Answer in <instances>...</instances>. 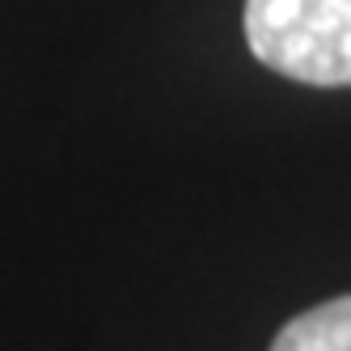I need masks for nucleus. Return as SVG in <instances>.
Returning <instances> with one entry per match:
<instances>
[{"mask_svg":"<svg viewBox=\"0 0 351 351\" xmlns=\"http://www.w3.org/2000/svg\"><path fill=\"white\" fill-rule=\"evenodd\" d=\"M245 43L280 77L351 85V0H245Z\"/></svg>","mask_w":351,"mask_h":351,"instance_id":"f257e3e1","label":"nucleus"},{"mask_svg":"<svg viewBox=\"0 0 351 351\" xmlns=\"http://www.w3.org/2000/svg\"><path fill=\"white\" fill-rule=\"evenodd\" d=\"M271 351H351V296H335L296 313Z\"/></svg>","mask_w":351,"mask_h":351,"instance_id":"f03ea898","label":"nucleus"}]
</instances>
